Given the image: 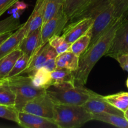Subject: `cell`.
<instances>
[{
  "label": "cell",
  "instance_id": "obj_1",
  "mask_svg": "<svg viewBox=\"0 0 128 128\" xmlns=\"http://www.w3.org/2000/svg\"><path fill=\"white\" fill-rule=\"evenodd\" d=\"M127 16L115 18L108 30L79 57V67L73 72L75 84L84 86L87 83L92 70L99 60L105 56L110 48L117 29Z\"/></svg>",
  "mask_w": 128,
  "mask_h": 128
},
{
  "label": "cell",
  "instance_id": "obj_2",
  "mask_svg": "<svg viewBox=\"0 0 128 128\" xmlns=\"http://www.w3.org/2000/svg\"><path fill=\"white\" fill-rule=\"evenodd\" d=\"M90 91L72 82L53 84L46 89L55 104L83 105L89 100Z\"/></svg>",
  "mask_w": 128,
  "mask_h": 128
},
{
  "label": "cell",
  "instance_id": "obj_3",
  "mask_svg": "<svg viewBox=\"0 0 128 128\" xmlns=\"http://www.w3.org/2000/svg\"><path fill=\"white\" fill-rule=\"evenodd\" d=\"M53 120L58 128H78L92 120L83 105L55 104Z\"/></svg>",
  "mask_w": 128,
  "mask_h": 128
},
{
  "label": "cell",
  "instance_id": "obj_4",
  "mask_svg": "<svg viewBox=\"0 0 128 128\" xmlns=\"http://www.w3.org/2000/svg\"><path fill=\"white\" fill-rule=\"evenodd\" d=\"M5 80L16 94L15 107L18 111H22L24 106L29 101L46 92V89L35 86L28 75H19Z\"/></svg>",
  "mask_w": 128,
  "mask_h": 128
},
{
  "label": "cell",
  "instance_id": "obj_5",
  "mask_svg": "<svg viewBox=\"0 0 128 128\" xmlns=\"http://www.w3.org/2000/svg\"><path fill=\"white\" fill-rule=\"evenodd\" d=\"M69 22V19L64 12L63 8L54 17L43 24L41 27L39 48L48 42V40L55 35L62 33L64 28Z\"/></svg>",
  "mask_w": 128,
  "mask_h": 128
},
{
  "label": "cell",
  "instance_id": "obj_6",
  "mask_svg": "<svg viewBox=\"0 0 128 128\" xmlns=\"http://www.w3.org/2000/svg\"><path fill=\"white\" fill-rule=\"evenodd\" d=\"M54 106L55 104L45 92L29 101L24 106L22 111L53 120Z\"/></svg>",
  "mask_w": 128,
  "mask_h": 128
},
{
  "label": "cell",
  "instance_id": "obj_7",
  "mask_svg": "<svg viewBox=\"0 0 128 128\" xmlns=\"http://www.w3.org/2000/svg\"><path fill=\"white\" fill-rule=\"evenodd\" d=\"M128 53V16L117 29L106 56L115 59L119 55Z\"/></svg>",
  "mask_w": 128,
  "mask_h": 128
},
{
  "label": "cell",
  "instance_id": "obj_8",
  "mask_svg": "<svg viewBox=\"0 0 128 128\" xmlns=\"http://www.w3.org/2000/svg\"><path fill=\"white\" fill-rule=\"evenodd\" d=\"M94 19L86 17L79 19L67 24L62 31L61 36L67 42L72 44L83 35L85 34L92 28Z\"/></svg>",
  "mask_w": 128,
  "mask_h": 128
},
{
  "label": "cell",
  "instance_id": "obj_9",
  "mask_svg": "<svg viewBox=\"0 0 128 128\" xmlns=\"http://www.w3.org/2000/svg\"><path fill=\"white\" fill-rule=\"evenodd\" d=\"M83 106L91 114L112 113L124 116V112L110 104L104 96L92 91H90V97Z\"/></svg>",
  "mask_w": 128,
  "mask_h": 128
},
{
  "label": "cell",
  "instance_id": "obj_10",
  "mask_svg": "<svg viewBox=\"0 0 128 128\" xmlns=\"http://www.w3.org/2000/svg\"><path fill=\"white\" fill-rule=\"evenodd\" d=\"M18 123L25 128H58L53 120L28 113L18 111Z\"/></svg>",
  "mask_w": 128,
  "mask_h": 128
},
{
  "label": "cell",
  "instance_id": "obj_11",
  "mask_svg": "<svg viewBox=\"0 0 128 128\" xmlns=\"http://www.w3.org/2000/svg\"><path fill=\"white\" fill-rule=\"evenodd\" d=\"M28 31V22L26 21L15 32L13 31V33L0 45V59L16 49H18L20 42L27 35Z\"/></svg>",
  "mask_w": 128,
  "mask_h": 128
},
{
  "label": "cell",
  "instance_id": "obj_12",
  "mask_svg": "<svg viewBox=\"0 0 128 128\" xmlns=\"http://www.w3.org/2000/svg\"><path fill=\"white\" fill-rule=\"evenodd\" d=\"M93 0H63V10L69 21L73 22L81 19Z\"/></svg>",
  "mask_w": 128,
  "mask_h": 128
},
{
  "label": "cell",
  "instance_id": "obj_13",
  "mask_svg": "<svg viewBox=\"0 0 128 128\" xmlns=\"http://www.w3.org/2000/svg\"><path fill=\"white\" fill-rule=\"evenodd\" d=\"M49 47H50V44L48 42L35 51V52L30 59L27 68L24 71L22 74H25L30 76L33 73H34L36 70L43 66L44 63L47 58Z\"/></svg>",
  "mask_w": 128,
  "mask_h": 128
},
{
  "label": "cell",
  "instance_id": "obj_14",
  "mask_svg": "<svg viewBox=\"0 0 128 128\" xmlns=\"http://www.w3.org/2000/svg\"><path fill=\"white\" fill-rule=\"evenodd\" d=\"M40 32L41 28H39L28 34L23 39L19 45L18 49H20L24 54H26L30 56V59L39 48Z\"/></svg>",
  "mask_w": 128,
  "mask_h": 128
},
{
  "label": "cell",
  "instance_id": "obj_15",
  "mask_svg": "<svg viewBox=\"0 0 128 128\" xmlns=\"http://www.w3.org/2000/svg\"><path fill=\"white\" fill-rule=\"evenodd\" d=\"M45 1V0H36L33 11L27 20L28 22V34L41 28L43 21Z\"/></svg>",
  "mask_w": 128,
  "mask_h": 128
},
{
  "label": "cell",
  "instance_id": "obj_16",
  "mask_svg": "<svg viewBox=\"0 0 128 128\" xmlns=\"http://www.w3.org/2000/svg\"><path fill=\"white\" fill-rule=\"evenodd\" d=\"M79 62V56L69 50L58 54L56 58V68L67 69L73 72L78 69Z\"/></svg>",
  "mask_w": 128,
  "mask_h": 128
},
{
  "label": "cell",
  "instance_id": "obj_17",
  "mask_svg": "<svg viewBox=\"0 0 128 128\" xmlns=\"http://www.w3.org/2000/svg\"><path fill=\"white\" fill-rule=\"evenodd\" d=\"M23 54V52L20 49H16L0 59V81L6 78L16 61Z\"/></svg>",
  "mask_w": 128,
  "mask_h": 128
},
{
  "label": "cell",
  "instance_id": "obj_18",
  "mask_svg": "<svg viewBox=\"0 0 128 128\" xmlns=\"http://www.w3.org/2000/svg\"><path fill=\"white\" fill-rule=\"evenodd\" d=\"M92 120L102 121L117 128H128V121L124 116L112 113L92 114Z\"/></svg>",
  "mask_w": 128,
  "mask_h": 128
},
{
  "label": "cell",
  "instance_id": "obj_19",
  "mask_svg": "<svg viewBox=\"0 0 128 128\" xmlns=\"http://www.w3.org/2000/svg\"><path fill=\"white\" fill-rule=\"evenodd\" d=\"M31 80L35 86L40 88L46 89L52 84L51 72L42 67L30 75Z\"/></svg>",
  "mask_w": 128,
  "mask_h": 128
},
{
  "label": "cell",
  "instance_id": "obj_20",
  "mask_svg": "<svg viewBox=\"0 0 128 128\" xmlns=\"http://www.w3.org/2000/svg\"><path fill=\"white\" fill-rule=\"evenodd\" d=\"M16 94L5 80L0 81V104L15 106Z\"/></svg>",
  "mask_w": 128,
  "mask_h": 128
},
{
  "label": "cell",
  "instance_id": "obj_21",
  "mask_svg": "<svg viewBox=\"0 0 128 128\" xmlns=\"http://www.w3.org/2000/svg\"><path fill=\"white\" fill-rule=\"evenodd\" d=\"M107 101L115 108L124 112L128 109V92H120L104 96Z\"/></svg>",
  "mask_w": 128,
  "mask_h": 128
},
{
  "label": "cell",
  "instance_id": "obj_22",
  "mask_svg": "<svg viewBox=\"0 0 128 128\" xmlns=\"http://www.w3.org/2000/svg\"><path fill=\"white\" fill-rule=\"evenodd\" d=\"M91 29L85 34L75 40L71 44L69 48V51H72L73 53L80 57L89 48V44L91 41Z\"/></svg>",
  "mask_w": 128,
  "mask_h": 128
},
{
  "label": "cell",
  "instance_id": "obj_23",
  "mask_svg": "<svg viewBox=\"0 0 128 128\" xmlns=\"http://www.w3.org/2000/svg\"><path fill=\"white\" fill-rule=\"evenodd\" d=\"M63 7V0H45L43 24L55 16Z\"/></svg>",
  "mask_w": 128,
  "mask_h": 128
},
{
  "label": "cell",
  "instance_id": "obj_24",
  "mask_svg": "<svg viewBox=\"0 0 128 128\" xmlns=\"http://www.w3.org/2000/svg\"><path fill=\"white\" fill-rule=\"evenodd\" d=\"M51 76L52 84L65 82H72L75 83L73 71L67 69L56 68L54 71L51 72Z\"/></svg>",
  "mask_w": 128,
  "mask_h": 128
},
{
  "label": "cell",
  "instance_id": "obj_25",
  "mask_svg": "<svg viewBox=\"0 0 128 128\" xmlns=\"http://www.w3.org/2000/svg\"><path fill=\"white\" fill-rule=\"evenodd\" d=\"M30 57L28 56L26 54H23L20 58L17 60V61L15 62L13 68L10 73L8 74L5 79L11 78L15 77V76H19V75L22 74L26 68H27L28 64L30 62ZM5 80V79H4Z\"/></svg>",
  "mask_w": 128,
  "mask_h": 128
},
{
  "label": "cell",
  "instance_id": "obj_26",
  "mask_svg": "<svg viewBox=\"0 0 128 128\" xmlns=\"http://www.w3.org/2000/svg\"><path fill=\"white\" fill-rule=\"evenodd\" d=\"M48 43L58 53V54L63 53L69 51L71 44L65 40V39L60 35H55L48 40Z\"/></svg>",
  "mask_w": 128,
  "mask_h": 128
},
{
  "label": "cell",
  "instance_id": "obj_27",
  "mask_svg": "<svg viewBox=\"0 0 128 128\" xmlns=\"http://www.w3.org/2000/svg\"><path fill=\"white\" fill-rule=\"evenodd\" d=\"M21 24L19 19L10 16L0 21V35L10 31H15L19 28Z\"/></svg>",
  "mask_w": 128,
  "mask_h": 128
},
{
  "label": "cell",
  "instance_id": "obj_28",
  "mask_svg": "<svg viewBox=\"0 0 128 128\" xmlns=\"http://www.w3.org/2000/svg\"><path fill=\"white\" fill-rule=\"evenodd\" d=\"M0 118L18 123V111L14 106L0 104Z\"/></svg>",
  "mask_w": 128,
  "mask_h": 128
},
{
  "label": "cell",
  "instance_id": "obj_29",
  "mask_svg": "<svg viewBox=\"0 0 128 128\" xmlns=\"http://www.w3.org/2000/svg\"><path fill=\"white\" fill-rule=\"evenodd\" d=\"M58 56V53L55 51L53 48L51 47L50 45V47L48 51V56L45 63L43 67L49 71L50 72H52L56 68V58Z\"/></svg>",
  "mask_w": 128,
  "mask_h": 128
},
{
  "label": "cell",
  "instance_id": "obj_30",
  "mask_svg": "<svg viewBox=\"0 0 128 128\" xmlns=\"http://www.w3.org/2000/svg\"><path fill=\"white\" fill-rule=\"evenodd\" d=\"M20 0H0V16Z\"/></svg>",
  "mask_w": 128,
  "mask_h": 128
},
{
  "label": "cell",
  "instance_id": "obj_31",
  "mask_svg": "<svg viewBox=\"0 0 128 128\" xmlns=\"http://www.w3.org/2000/svg\"><path fill=\"white\" fill-rule=\"evenodd\" d=\"M123 70L128 72V53L122 54L115 58Z\"/></svg>",
  "mask_w": 128,
  "mask_h": 128
},
{
  "label": "cell",
  "instance_id": "obj_32",
  "mask_svg": "<svg viewBox=\"0 0 128 128\" xmlns=\"http://www.w3.org/2000/svg\"><path fill=\"white\" fill-rule=\"evenodd\" d=\"M13 31H10V32H5V33H3L2 34L0 35V45L3 42V41H5V40H6V39L13 33Z\"/></svg>",
  "mask_w": 128,
  "mask_h": 128
},
{
  "label": "cell",
  "instance_id": "obj_33",
  "mask_svg": "<svg viewBox=\"0 0 128 128\" xmlns=\"http://www.w3.org/2000/svg\"><path fill=\"white\" fill-rule=\"evenodd\" d=\"M124 118H125L128 121V109L124 112Z\"/></svg>",
  "mask_w": 128,
  "mask_h": 128
},
{
  "label": "cell",
  "instance_id": "obj_34",
  "mask_svg": "<svg viewBox=\"0 0 128 128\" xmlns=\"http://www.w3.org/2000/svg\"><path fill=\"white\" fill-rule=\"evenodd\" d=\"M126 86L128 88V77H127V81H126Z\"/></svg>",
  "mask_w": 128,
  "mask_h": 128
},
{
  "label": "cell",
  "instance_id": "obj_35",
  "mask_svg": "<svg viewBox=\"0 0 128 128\" xmlns=\"http://www.w3.org/2000/svg\"><path fill=\"white\" fill-rule=\"evenodd\" d=\"M110 1H112V0H110Z\"/></svg>",
  "mask_w": 128,
  "mask_h": 128
}]
</instances>
